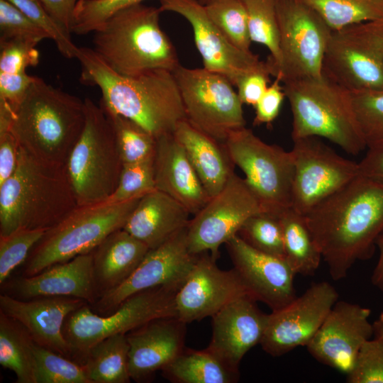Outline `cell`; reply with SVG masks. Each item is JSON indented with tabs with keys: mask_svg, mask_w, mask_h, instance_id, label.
I'll return each mask as SVG.
<instances>
[{
	"mask_svg": "<svg viewBox=\"0 0 383 383\" xmlns=\"http://www.w3.org/2000/svg\"><path fill=\"white\" fill-rule=\"evenodd\" d=\"M250 295L243 296L211 316L212 335L206 349L235 370L245 355L260 344L267 328L269 314Z\"/></svg>",
	"mask_w": 383,
	"mask_h": 383,
	"instance_id": "obj_23",
	"label": "cell"
},
{
	"mask_svg": "<svg viewBox=\"0 0 383 383\" xmlns=\"http://www.w3.org/2000/svg\"><path fill=\"white\" fill-rule=\"evenodd\" d=\"M85 304L82 299L68 296L24 300L4 293L0 295L1 312L21 323L36 344L70 359L72 353L63 326L67 316Z\"/></svg>",
	"mask_w": 383,
	"mask_h": 383,
	"instance_id": "obj_24",
	"label": "cell"
},
{
	"mask_svg": "<svg viewBox=\"0 0 383 383\" xmlns=\"http://www.w3.org/2000/svg\"><path fill=\"white\" fill-rule=\"evenodd\" d=\"M38 26L43 28L56 44L60 53L67 58L77 57L79 48L60 28L49 14L40 0H8Z\"/></svg>",
	"mask_w": 383,
	"mask_h": 383,
	"instance_id": "obj_46",
	"label": "cell"
},
{
	"mask_svg": "<svg viewBox=\"0 0 383 383\" xmlns=\"http://www.w3.org/2000/svg\"><path fill=\"white\" fill-rule=\"evenodd\" d=\"M159 7L141 3L126 7L94 33L92 50L115 72L135 76L155 70L173 72L180 64L160 26Z\"/></svg>",
	"mask_w": 383,
	"mask_h": 383,
	"instance_id": "obj_5",
	"label": "cell"
},
{
	"mask_svg": "<svg viewBox=\"0 0 383 383\" xmlns=\"http://www.w3.org/2000/svg\"><path fill=\"white\" fill-rule=\"evenodd\" d=\"M331 30L383 18V0H301Z\"/></svg>",
	"mask_w": 383,
	"mask_h": 383,
	"instance_id": "obj_35",
	"label": "cell"
},
{
	"mask_svg": "<svg viewBox=\"0 0 383 383\" xmlns=\"http://www.w3.org/2000/svg\"><path fill=\"white\" fill-rule=\"evenodd\" d=\"M280 63L274 77L281 82L323 76L332 30L301 0H277Z\"/></svg>",
	"mask_w": 383,
	"mask_h": 383,
	"instance_id": "obj_13",
	"label": "cell"
},
{
	"mask_svg": "<svg viewBox=\"0 0 383 383\" xmlns=\"http://www.w3.org/2000/svg\"><path fill=\"white\" fill-rule=\"evenodd\" d=\"M190 215L181 204L155 189L141 196L123 229L153 249L185 228Z\"/></svg>",
	"mask_w": 383,
	"mask_h": 383,
	"instance_id": "obj_27",
	"label": "cell"
},
{
	"mask_svg": "<svg viewBox=\"0 0 383 383\" xmlns=\"http://www.w3.org/2000/svg\"><path fill=\"white\" fill-rule=\"evenodd\" d=\"M338 300L337 290L328 282L312 284L300 296L269 314L262 348L279 357L306 346Z\"/></svg>",
	"mask_w": 383,
	"mask_h": 383,
	"instance_id": "obj_17",
	"label": "cell"
},
{
	"mask_svg": "<svg viewBox=\"0 0 383 383\" xmlns=\"http://www.w3.org/2000/svg\"><path fill=\"white\" fill-rule=\"evenodd\" d=\"M204 6L210 19L233 45L250 51L248 17L241 0H213Z\"/></svg>",
	"mask_w": 383,
	"mask_h": 383,
	"instance_id": "obj_38",
	"label": "cell"
},
{
	"mask_svg": "<svg viewBox=\"0 0 383 383\" xmlns=\"http://www.w3.org/2000/svg\"><path fill=\"white\" fill-rule=\"evenodd\" d=\"M358 167L359 174L383 183V144L369 148Z\"/></svg>",
	"mask_w": 383,
	"mask_h": 383,
	"instance_id": "obj_52",
	"label": "cell"
},
{
	"mask_svg": "<svg viewBox=\"0 0 383 383\" xmlns=\"http://www.w3.org/2000/svg\"><path fill=\"white\" fill-rule=\"evenodd\" d=\"M128 353L126 334H116L90 348L82 365L91 383H128Z\"/></svg>",
	"mask_w": 383,
	"mask_h": 383,
	"instance_id": "obj_33",
	"label": "cell"
},
{
	"mask_svg": "<svg viewBox=\"0 0 383 383\" xmlns=\"http://www.w3.org/2000/svg\"><path fill=\"white\" fill-rule=\"evenodd\" d=\"M154 172L155 189L178 201L192 216L211 198L173 133L157 138Z\"/></svg>",
	"mask_w": 383,
	"mask_h": 383,
	"instance_id": "obj_26",
	"label": "cell"
},
{
	"mask_svg": "<svg viewBox=\"0 0 383 383\" xmlns=\"http://www.w3.org/2000/svg\"><path fill=\"white\" fill-rule=\"evenodd\" d=\"M351 94L355 115L367 148L383 144V88Z\"/></svg>",
	"mask_w": 383,
	"mask_h": 383,
	"instance_id": "obj_41",
	"label": "cell"
},
{
	"mask_svg": "<svg viewBox=\"0 0 383 383\" xmlns=\"http://www.w3.org/2000/svg\"><path fill=\"white\" fill-rule=\"evenodd\" d=\"M248 17L252 42L265 45L270 51L267 61L272 76L280 63L279 32L277 0H241Z\"/></svg>",
	"mask_w": 383,
	"mask_h": 383,
	"instance_id": "obj_36",
	"label": "cell"
},
{
	"mask_svg": "<svg viewBox=\"0 0 383 383\" xmlns=\"http://www.w3.org/2000/svg\"><path fill=\"white\" fill-rule=\"evenodd\" d=\"M82 83L97 86L100 103L109 110L139 124L156 138L173 133L186 118L173 72L155 70L135 76L121 75L89 48H79Z\"/></svg>",
	"mask_w": 383,
	"mask_h": 383,
	"instance_id": "obj_2",
	"label": "cell"
},
{
	"mask_svg": "<svg viewBox=\"0 0 383 383\" xmlns=\"http://www.w3.org/2000/svg\"><path fill=\"white\" fill-rule=\"evenodd\" d=\"M199 1L201 4L206 5V4H207L208 3H209L210 1H211L213 0H199Z\"/></svg>",
	"mask_w": 383,
	"mask_h": 383,
	"instance_id": "obj_55",
	"label": "cell"
},
{
	"mask_svg": "<svg viewBox=\"0 0 383 383\" xmlns=\"http://www.w3.org/2000/svg\"><path fill=\"white\" fill-rule=\"evenodd\" d=\"M173 74L186 119L194 126L221 142L245 127L243 104L226 77L204 67L181 65Z\"/></svg>",
	"mask_w": 383,
	"mask_h": 383,
	"instance_id": "obj_11",
	"label": "cell"
},
{
	"mask_svg": "<svg viewBox=\"0 0 383 383\" xmlns=\"http://www.w3.org/2000/svg\"><path fill=\"white\" fill-rule=\"evenodd\" d=\"M370 314L369 308L338 300L306 346L309 354L347 375L362 344L374 335Z\"/></svg>",
	"mask_w": 383,
	"mask_h": 383,
	"instance_id": "obj_19",
	"label": "cell"
},
{
	"mask_svg": "<svg viewBox=\"0 0 383 383\" xmlns=\"http://www.w3.org/2000/svg\"><path fill=\"white\" fill-rule=\"evenodd\" d=\"M225 244L234 270L256 301L275 311L296 297V274L285 257L259 251L238 234Z\"/></svg>",
	"mask_w": 383,
	"mask_h": 383,
	"instance_id": "obj_21",
	"label": "cell"
},
{
	"mask_svg": "<svg viewBox=\"0 0 383 383\" xmlns=\"http://www.w3.org/2000/svg\"><path fill=\"white\" fill-rule=\"evenodd\" d=\"M374 338L383 342V311L372 323Z\"/></svg>",
	"mask_w": 383,
	"mask_h": 383,
	"instance_id": "obj_54",
	"label": "cell"
},
{
	"mask_svg": "<svg viewBox=\"0 0 383 383\" xmlns=\"http://www.w3.org/2000/svg\"><path fill=\"white\" fill-rule=\"evenodd\" d=\"M323 72L350 91L383 88V18L332 30Z\"/></svg>",
	"mask_w": 383,
	"mask_h": 383,
	"instance_id": "obj_12",
	"label": "cell"
},
{
	"mask_svg": "<svg viewBox=\"0 0 383 383\" xmlns=\"http://www.w3.org/2000/svg\"><path fill=\"white\" fill-rule=\"evenodd\" d=\"M103 106L112 125L123 165L153 160L157 138L133 121Z\"/></svg>",
	"mask_w": 383,
	"mask_h": 383,
	"instance_id": "obj_37",
	"label": "cell"
},
{
	"mask_svg": "<svg viewBox=\"0 0 383 383\" xmlns=\"http://www.w3.org/2000/svg\"><path fill=\"white\" fill-rule=\"evenodd\" d=\"M271 67L266 60L263 67L242 75L237 81V94L243 104L255 106L270 82Z\"/></svg>",
	"mask_w": 383,
	"mask_h": 383,
	"instance_id": "obj_48",
	"label": "cell"
},
{
	"mask_svg": "<svg viewBox=\"0 0 383 383\" xmlns=\"http://www.w3.org/2000/svg\"><path fill=\"white\" fill-rule=\"evenodd\" d=\"M38 43L23 39L0 42V100L14 109L22 101L34 76L26 73L28 67L39 62Z\"/></svg>",
	"mask_w": 383,
	"mask_h": 383,
	"instance_id": "obj_30",
	"label": "cell"
},
{
	"mask_svg": "<svg viewBox=\"0 0 383 383\" xmlns=\"http://www.w3.org/2000/svg\"><path fill=\"white\" fill-rule=\"evenodd\" d=\"M49 35L8 0H0V42L23 39L38 43Z\"/></svg>",
	"mask_w": 383,
	"mask_h": 383,
	"instance_id": "obj_45",
	"label": "cell"
},
{
	"mask_svg": "<svg viewBox=\"0 0 383 383\" xmlns=\"http://www.w3.org/2000/svg\"><path fill=\"white\" fill-rule=\"evenodd\" d=\"M35 383H91L84 365L35 343Z\"/></svg>",
	"mask_w": 383,
	"mask_h": 383,
	"instance_id": "obj_39",
	"label": "cell"
},
{
	"mask_svg": "<svg viewBox=\"0 0 383 383\" xmlns=\"http://www.w3.org/2000/svg\"><path fill=\"white\" fill-rule=\"evenodd\" d=\"M78 206L65 167L20 148L15 171L0 184V235L22 228H51Z\"/></svg>",
	"mask_w": 383,
	"mask_h": 383,
	"instance_id": "obj_4",
	"label": "cell"
},
{
	"mask_svg": "<svg viewBox=\"0 0 383 383\" xmlns=\"http://www.w3.org/2000/svg\"><path fill=\"white\" fill-rule=\"evenodd\" d=\"M377 248L379 250V257L371 276V282L383 292V234L377 240Z\"/></svg>",
	"mask_w": 383,
	"mask_h": 383,
	"instance_id": "obj_53",
	"label": "cell"
},
{
	"mask_svg": "<svg viewBox=\"0 0 383 383\" xmlns=\"http://www.w3.org/2000/svg\"><path fill=\"white\" fill-rule=\"evenodd\" d=\"M3 293L19 299L68 296L92 305L99 299L92 251L54 264L30 277L9 278L1 284Z\"/></svg>",
	"mask_w": 383,
	"mask_h": 383,
	"instance_id": "obj_22",
	"label": "cell"
},
{
	"mask_svg": "<svg viewBox=\"0 0 383 383\" xmlns=\"http://www.w3.org/2000/svg\"><path fill=\"white\" fill-rule=\"evenodd\" d=\"M187 323L177 316L157 318L126 333L129 372L136 382L152 380L183 350Z\"/></svg>",
	"mask_w": 383,
	"mask_h": 383,
	"instance_id": "obj_25",
	"label": "cell"
},
{
	"mask_svg": "<svg viewBox=\"0 0 383 383\" xmlns=\"http://www.w3.org/2000/svg\"><path fill=\"white\" fill-rule=\"evenodd\" d=\"M34 343L21 323L0 311V365L15 373L17 383H35Z\"/></svg>",
	"mask_w": 383,
	"mask_h": 383,
	"instance_id": "obj_34",
	"label": "cell"
},
{
	"mask_svg": "<svg viewBox=\"0 0 383 383\" xmlns=\"http://www.w3.org/2000/svg\"><path fill=\"white\" fill-rule=\"evenodd\" d=\"M283 84L292 113V140L324 138L354 155L367 148L350 91L323 72L319 78L287 80Z\"/></svg>",
	"mask_w": 383,
	"mask_h": 383,
	"instance_id": "obj_6",
	"label": "cell"
},
{
	"mask_svg": "<svg viewBox=\"0 0 383 383\" xmlns=\"http://www.w3.org/2000/svg\"><path fill=\"white\" fill-rule=\"evenodd\" d=\"M155 189L154 159L123 165L116 189L106 201L111 203L126 201L140 197Z\"/></svg>",
	"mask_w": 383,
	"mask_h": 383,
	"instance_id": "obj_44",
	"label": "cell"
},
{
	"mask_svg": "<svg viewBox=\"0 0 383 383\" xmlns=\"http://www.w3.org/2000/svg\"><path fill=\"white\" fill-rule=\"evenodd\" d=\"M279 217L286 260L296 274L313 275L320 265L322 255L305 216L289 207Z\"/></svg>",
	"mask_w": 383,
	"mask_h": 383,
	"instance_id": "obj_32",
	"label": "cell"
},
{
	"mask_svg": "<svg viewBox=\"0 0 383 383\" xmlns=\"http://www.w3.org/2000/svg\"><path fill=\"white\" fill-rule=\"evenodd\" d=\"M172 383H234L240 377L235 370L206 348L196 350L184 348L161 370Z\"/></svg>",
	"mask_w": 383,
	"mask_h": 383,
	"instance_id": "obj_31",
	"label": "cell"
},
{
	"mask_svg": "<svg viewBox=\"0 0 383 383\" xmlns=\"http://www.w3.org/2000/svg\"><path fill=\"white\" fill-rule=\"evenodd\" d=\"M160 10L175 12L192 27L204 68L226 77L235 86L243 74L266 64L251 51L233 45L212 22L199 0H160Z\"/></svg>",
	"mask_w": 383,
	"mask_h": 383,
	"instance_id": "obj_20",
	"label": "cell"
},
{
	"mask_svg": "<svg viewBox=\"0 0 383 383\" xmlns=\"http://www.w3.org/2000/svg\"><path fill=\"white\" fill-rule=\"evenodd\" d=\"M265 211L245 178L235 172L224 187L193 215L187 228L189 251L208 252L216 260L219 248L237 235L252 215Z\"/></svg>",
	"mask_w": 383,
	"mask_h": 383,
	"instance_id": "obj_14",
	"label": "cell"
},
{
	"mask_svg": "<svg viewBox=\"0 0 383 383\" xmlns=\"http://www.w3.org/2000/svg\"><path fill=\"white\" fill-rule=\"evenodd\" d=\"M85 124L65 169L78 206L106 201L123 168L112 125L104 109L85 98Z\"/></svg>",
	"mask_w": 383,
	"mask_h": 383,
	"instance_id": "obj_8",
	"label": "cell"
},
{
	"mask_svg": "<svg viewBox=\"0 0 383 383\" xmlns=\"http://www.w3.org/2000/svg\"><path fill=\"white\" fill-rule=\"evenodd\" d=\"M187 228L158 247L150 249L125 282L89 305L93 311L101 316L109 315L131 296L149 289L165 287L179 289L197 257L189 250Z\"/></svg>",
	"mask_w": 383,
	"mask_h": 383,
	"instance_id": "obj_16",
	"label": "cell"
},
{
	"mask_svg": "<svg viewBox=\"0 0 383 383\" xmlns=\"http://www.w3.org/2000/svg\"><path fill=\"white\" fill-rule=\"evenodd\" d=\"M19 151V145L10 131L0 133V184L15 171Z\"/></svg>",
	"mask_w": 383,
	"mask_h": 383,
	"instance_id": "obj_50",
	"label": "cell"
},
{
	"mask_svg": "<svg viewBox=\"0 0 383 383\" xmlns=\"http://www.w3.org/2000/svg\"><path fill=\"white\" fill-rule=\"evenodd\" d=\"M238 235L262 252L285 257L284 238L279 215L262 211L250 216Z\"/></svg>",
	"mask_w": 383,
	"mask_h": 383,
	"instance_id": "obj_40",
	"label": "cell"
},
{
	"mask_svg": "<svg viewBox=\"0 0 383 383\" xmlns=\"http://www.w3.org/2000/svg\"><path fill=\"white\" fill-rule=\"evenodd\" d=\"M184 149L210 197L224 187L234 173V163L224 142L219 141L194 126L186 118L173 133Z\"/></svg>",
	"mask_w": 383,
	"mask_h": 383,
	"instance_id": "obj_28",
	"label": "cell"
},
{
	"mask_svg": "<svg viewBox=\"0 0 383 383\" xmlns=\"http://www.w3.org/2000/svg\"><path fill=\"white\" fill-rule=\"evenodd\" d=\"M178 289L159 287L136 293L112 313L101 316L85 304L66 318L63 333L72 359L82 364L90 348L116 334H126L152 320L176 316L174 298Z\"/></svg>",
	"mask_w": 383,
	"mask_h": 383,
	"instance_id": "obj_9",
	"label": "cell"
},
{
	"mask_svg": "<svg viewBox=\"0 0 383 383\" xmlns=\"http://www.w3.org/2000/svg\"><path fill=\"white\" fill-rule=\"evenodd\" d=\"M84 124V100L34 76L13 110L10 131L30 155L65 167Z\"/></svg>",
	"mask_w": 383,
	"mask_h": 383,
	"instance_id": "obj_3",
	"label": "cell"
},
{
	"mask_svg": "<svg viewBox=\"0 0 383 383\" xmlns=\"http://www.w3.org/2000/svg\"><path fill=\"white\" fill-rule=\"evenodd\" d=\"M304 216L331 277L343 279L383 234V183L359 174Z\"/></svg>",
	"mask_w": 383,
	"mask_h": 383,
	"instance_id": "obj_1",
	"label": "cell"
},
{
	"mask_svg": "<svg viewBox=\"0 0 383 383\" xmlns=\"http://www.w3.org/2000/svg\"><path fill=\"white\" fill-rule=\"evenodd\" d=\"M143 0H78L73 16L72 33L85 35L94 32L118 11Z\"/></svg>",
	"mask_w": 383,
	"mask_h": 383,
	"instance_id": "obj_43",
	"label": "cell"
},
{
	"mask_svg": "<svg viewBox=\"0 0 383 383\" xmlns=\"http://www.w3.org/2000/svg\"><path fill=\"white\" fill-rule=\"evenodd\" d=\"M349 383H383V342L374 338L360 348L347 374Z\"/></svg>",
	"mask_w": 383,
	"mask_h": 383,
	"instance_id": "obj_47",
	"label": "cell"
},
{
	"mask_svg": "<svg viewBox=\"0 0 383 383\" xmlns=\"http://www.w3.org/2000/svg\"><path fill=\"white\" fill-rule=\"evenodd\" d=\"M224 143L265 211L279 215L292 207L294 176L292 151L264 142L246 127L233 132Z\"/></svg>",
	"mask_w": 383,
	"mask_h": 383,
	"instance_id": "obj_10",
	"label": "cell"
},
{
	"mask_svg": "<svg viewBox=\"0 0 383 383\" xmlns=\"http://www.w3.org/2000/svg\"><path fill=\"white\" fill-rule=\"evenodd\" d=\"M140 198L78 206L45 232L24 262L21 275L33 276L54 264L91 252L109 234L123 228Z\"/></svg>",
	"mask_w": 383,
	"mask_h": 383,
	"instance_id": "obj_7",
	"label": "cell"
},
{
	"mask_svg": "<svg viewBox=\"0 0 383 383\" xmlns=\"http://www.w3.org/2000/svg\"><path fill=\"white\" fill-rule=\"evenodd\" d=\"M46 231L22 228L7 235H0V284L8 280L13 272L26 262Z\"/></svg>",
	"mask_w": 383,
	"mask_h": 383,
	"instance_id": "obj_42",
	"label": "cell"
},
{
	"mask_svg": "<svg viewBox=\"0 0 383 383\" xmlns=\"http://www.w3.org/2000/svg\"><path fill=\"white\" fill-rule=\"evenodd\" d=\"M275 78L254 106L255 109L254 126L271 124L279 113L286 95L283 87L280 84L281 79L279 77Z\"/></svg>",
	"mask_w": 383,
	"mask_h": 383,
	"instance_id": "obj_49",
	"label": "cell"
},
{
	"mask_svg": "<svg viewBox=\"0 0 383 383\" xmlns=\"http://www.w3.org/2000/svg\"><path fill=\"white\" fill-rule=\"evenodd\" d=\"M149 250L146 245L123 228L109 234L92 250L93 271L99 298L125 282Z\"/></svg>",
	"mask_w": 383,
	"mask_h": 383,
	"instance_id": "obj_29",
	"label": "cell"
},
{
	"mask_svg": "<svg viewBox=\"0 0 383 383\" xmlns=\"http://www.w3.org/2000/svg\"><path fill=\"white\" fill-rule=\"evenodd\" d=\"M246 295L251 296L233 268L221 270L210 253L202 252L197 255L191 272L176 293V316L187 324L200 321Z\"/></svg>",
	"mask_w": 383,
	"mask_h": 383,
	"instance_id": "obj_18",
	"label": "cell"
},
{
	"mask_svg": "<svg viewBox=\"0 0 383 383\" xmlns=\"http://www.w3.org/2000/svg\"><path fill=\"white\" fill-rule=\"evenodd\" d=\"M294 162L292 207L305 216L359 175L358 163L345 159L310 136L293 140Z\"/></svg>",
	"mask_w": 383,
	"mask_h": 383,
	"instance_id": "obj_15",
	"label": "cell"
},
{
	"mask_svg": "<svg viewBox=\"0 0 383 383\" xmlns=\"http://www.w3.org/2000/svg\"><path fill=\"white\" fill-rule=\"evenodd\" d=\"M62 31L71 38L74 11L78 0H40Z\"/></svg>",
	"mask_w": 383,
	"mask_h": 383,
	"instance_id": "obj_51",
	"label": "cell"
}]
</instances>
